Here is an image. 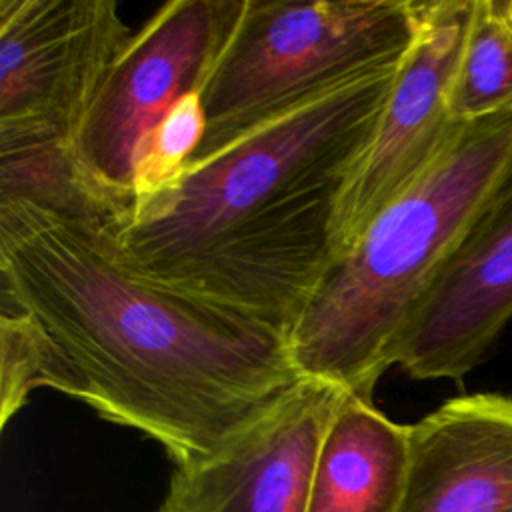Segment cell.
Returning <instances> with one entry per match:
<instances>
[{
	"mask_svg": "<svg viewBox=\"0 0 512 512\" xmlns=\"http://www.w3.org/2000/svg\"><path fill=\"white\" fill-rule=\"evenodd\" d=\"M106 224L0 200V300L40 330L54 390L186 466L302 376L282 330L134 272Z\"/></svg>",
	"mask_w": 512,
	"mask_h": 512,
	"instance_id": "obj_1",
	"label": "cell"
},
{
	"mask_svg": "<svg viewBox=\"0 0 512 512\" xmlns=\"http://www.w3.org/2000/svg\"><path fill=\"white\" fill-rule=\"evenodd\" d=\"M398 68L312 102L140 198L106 224L118 258L288 336L334 262L336 214Z\"/></svg>",
	"mask_w": 512,
	"mask_h": 512,
	"instance_id": "obj_2",
	"label": "cell"
},
{
	"mask_svg": "<svg viewBox=\"0 0 512 512\" xmlns=\"http://www.w3.org/2000/svg\"><path fill=\"white\" fill-rule=\"evenodd\" d=\"M510 176L512 110L464 124L322 276L286 336L298 374L372 400L412 308Z\"/></svg>",
	"mask_w": 512,
	"mask_h": 512,
	"instance_id": "obj_3",
	"label": "cell"
},
{
	"mask_svg": "<svg viewBox=\"0 0 512 512\" xmlns=\"http://www.w3.org/2000/svg\"><path fill=\"white\" fill-rule=\"evenodd\" d=\"M418 22L414 0H246L198 94L204 134L188 166L356 80L402 64Z\"/></svg>",
	"mask_w": 512,
	"mask_h": 512,
	"instance_id": "obj_4",
	"label": "cell"
},
{
	"mask_svg": "<svg viewBox=\"0 0 512 512\" xmlns=\"http://www.w3.org/2000/svg\"><path fill=\"white\" fill-rule=\"evenodd\" d=\"M244 6L246 0H172L132 36L104 76L70 150L112 222L134 204L142 146L184 98L200 94Z\"/></svg>",
	"mask_w": 512,
	"mask_h": 512,
	"instance_id": "obj_5",
	"label": "cell"
},
{
	"mask_svg": "<svg viewBox=\"0 0 512 512\" xmlns=\"http://www.w3.org/2000/svg\"><path fill=\"white\" fill-rule=\"evenodd\" d=\"M132 36L114 0H0V152L70 150Z\"/></svg>",
	"mask_w": 512,
	"mask_h": 512,
	"instance_id": "obj_6",
	"label": "cell"
},
{
	"mask_svg": "<svg viewBox=\"0 0 512 512\" xmlns=\"http://www.w3.org/2000/svg\"><path fill=\"white\" fill-rule=\"evenodd\" d=\"M418 4V34L398 68L376 134L336 214L334 260L356 242L382 208L442 156L464 128L452 114V88L474 0Z\"/></svg>",
	"mask_w": 512,
	"mask_h": 512,
	"instance_id": "obj_7",
	"label": "cell"
},
{
	"mask_svg": "<svg viewBox=\"0 0 512 512\" xmlns=\"http://www.w3.org/2000/svg\"><path fill=\"white\" fill-rule=\"evenodd\" d=\"M346 390L298 380L212 454L176 466L156 512H306L324 432Z\"/></svg>",
	"mask_w": 512,
	"mask_h": 512,
	"instance_id": "obj_8",
	"label": "cell"
},
{
	"mask_svg": "<svg viewBox=\"0 0 512 512\" xmlns=\"http://www.w3.org/2000/svg\"><path fill=\"white\" fill-rule=\"evenodd\" d=\"M512 320V176L406 318L390 352L416 380H456L480 366Z\"/></svg>",
	"mask_w": 512,
	"mask_h": 512,
	"instance_id": "obj_9",
	"label": "cell"
},
{
	"mask_svg": "<svg viewBox=\"0 0 512 512\" xmlns=\"http://www.w3.org/2000/svg\"><path fill=\"white\" fill-rule=\"evenodd\" d=\"M396 512H512V398L462 394L410 424Z\"/></svg>",
	"mask_w": 512,
	"mask_h": 512,
	"instance_id": "obj_10",
	"label": "cell"
},
{
	"mask_svg": "<svg viewBox=\"0 0 512 512\" xmlns=\"http://www.w3.org/2000/svg\"><path fill=\"white\" fill-rule=\"evenodd\" d=\"M410 460V424L344 394L318 448L306 512H396Z\"/></svg>",
	"mask_w": 512,
	"mask_h": 512,
	"instance_id": "obj_11",
	"label": "cell"
},
{
	"mask_svg": "<svg viewBox=\"0 0 512 512\" xmlns=\"http://www.w3.org/2000/svg\"><path fill=\"white\" fill-rule=\"evenodd\" d=\"M504 110H512V28L492 0H474L452 88V114L468 124Z\"/></svg>",
	"mask_w": 512,
	"mask_h": 512,
	"instance_id": "obj_12",
	"label": "cell"
},
{
	"mask_svg": "<svg viewBox=\"0 0 512 512\" xmlns=\"http://www.w3.org/2000/svg\"><path fill=\"white\" fill-rule=\"evenodd\" d=\"M52 364L36 324L20 310L0 308V426L26 404L36 388H50Z\"/></svg>",
	"mask_w": 512,
	"mask_h": 512,
	"instance_id": "obj_13",
	"label": "cell"
},
{
	"mask_svg": "<svg viewBox=\"0 0 512 512\" xmlns=\"http://www.w3.org/2000/svg\"><path fill=\"white\" fill-rule=\"evenodd\" d=\"M202 134L200 96L194 94L184 98L142 146L134 170V204L170 186L184 172Z\"/></svg>",
	"mask_w": 512,
	"mask_h": 512,
	"instance_id": "obj_14",
	"label": "cell"
},
{
	"mask_svg": "<svg viewBox=\"0 0 512 512\" xmlns=\"http://www.w3.org/2000/svg\"><path fill=\"white\" fill-rule=\"evenodd\" d=\"M492 4L502 20L512 28V0H492Z\"/></svg>",
	"mask_w": 512,
	"mask_h": 512,
	"instance_id": "obj_15",
	"label": "cell"
}]
</instances>
